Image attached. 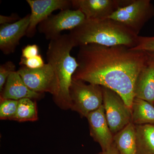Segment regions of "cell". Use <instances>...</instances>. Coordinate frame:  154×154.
<instances>
[{
  "label": "cell",
  "mask_w": 154,
  "mask_h": 154,
  "mask_svg": "<svg viewBox=\"0 0 154 154\" xmlns=\"http://www.w3.org/2000/svg\"><path fill=\"white\" fill-rule=\"evenodd\" d=\"M77 57L79 66L72 79L114 91L131 109L138 76L148 66L145 51L123 45L90 44L80 47Z\"/></svg>",
  "instance_id": "obj_1"
},
{
  "label": "cell",
  "mask_w": 154,
  "mask_h": 154,
  "mask_svg": "<svg viewBox=\"0 0 154 154\" xmlns=\"http://www.w3.org/2000/svg\"><path fill=\"white\" fill-rule=\"evenodd\" d=\"M69 35L75 47L96 44L111 47L123 45L133 48L138 42L139 35L120 22L110 18L85 19L70 31Z\"/></svg>",
  "instance_id": "obj_2"
},
{
  "label": "cell",
  "mask_w": 154,
  "mask_h": 154,
  "mask_svg": "<svg viewBox=\"0 0 154 154\" xmlns=\"http://www.w3.org/2000/svg\"><path fill=\"white\" fill-rule=\"evenodd\" d=\"M74 47L69 34H61L50 41L46 52L47 63L53 69L57 82V93L53 98L55 104L63 110L71 108L69 88L79 66L77 60L70 54Z\"/></svg>",
  "instance_id": "obj_3"
},
{
  "label": "cell",
  "mask_w": 154,
  "mask_h": 154,
  "mask_svg": "<svg viewBox=\"0 0 154 154\" xmlns=\"http://www.w3.org/2000/svg\"><path fill=\"white\" fill-rule=\"evenodd\" d=\"M71 110L82 117L99 109L103 105V94L102 86L86 84L81 80L72 79L69 88Z\"/></svg>",
  "instance_id": "obj_4"
},
{
  "label": "cell",
  "mask_w": 154,
  "mask_h": 154,
  "mask_svg": "<svg viewBox=\"0 0 154 154\" xmlns=\"http://www.w3.org/2000/svg\"><path fill=\"white\" fill-rule=\"evenodd\" d=\"M154 17V6L150 0H131L119 8L109 18L120 22L138 35L150 19Z\"/></svg>",
  "instance_id": "obj_5"
},
{
  "label": "cell",
  "mask_w": 154,
  "mask_h": 154,
  "mask_svg": "<svg viewBox=\"0 0 154 154\" xmlns=\"http://www.w3.org/2000/svg\"><path fill=\"white\" fill-rule=\"evenodd\" d=\"M102 88L106 119L114 135L131 122V110L118 94L108 88Z\"/></svg>",
  "instance_id": "obj_6"
},
{
  "label": "cell",
  "mask_w": 154,
  "mask_h": 154,
  "mask_svg": "<svg viewBox=\"0 0 154 154\" xmlns=\"http://www.w3.org/2000/svg\"><path fill=\"white\" fill-rule=\"evenodd\" d=\"M85 19V15L79 10L67 9L51 15L39 24L37 29L50 41L61 35L63 31L71 30L77 28Z\"/></svg>",
  "instance_id": "obj_7"
},
{
  "label": "cell",
  "mask_w": 154,
  "mask_h": 154,
  "mask_svg": "<svg viewBox=\"0 0 154 154\" xmlns=\"http://www.w3.org/2000/svg\"><path fill=\"white\" fill-rule=\"evenodd\" d=\"M17 72L31 91L42 94L50 93L53 97L57 94V80L50 64L45 63L42 67L36 69L21 66Z\"/></svg>",
  "instance_id": "obj_8"
},
{
  "label": "cell",
  "mask_w": 154,
  "mask_h": 154,
  "mask_svg": "<svg viewBox=\"0 0 154 154\" xmlns=\"http://www.w3.org/2000/svg\"><path fill=\"white\" fill-rule=\"evenodd\" d=\"M31 9L30 22L26 36L31 38L36 33V27L57 10L72 8V0H26Z\"/></svg>",
  "instance_id": "obj_9"
},
{
  "label": "cell",
  "mask_w": 154,
  "mask_h": 154,
  "mask_svg": "<svg viewBox=\"0 0 154 154\" xmlns=\"http://www.w3.org/2000/svg\"><path fill=\"white\" fill-rule=\"evenodd\" d=\"M131 0H72V8L79 10L86 19L100 20L109 18Z\"/></svg>",
  "instance_id": "obj_10"
},
{
  "label": "cell",
  "mask_w": 154,
  "mask_h": 154,
  "mask_svg": "<svg viewBox=\"0 0 154 154\" xmlns=\"http://www.w3.org/2000/svg\"><path fill=\"white\" fill-rule=\"evenodd\" d=\"M30 14L12 24L0 26V49L5 55L14 53L20 40L26 36L30 22Z\"/></svg>",
  "instance_id": "obj_11"
},
{
  "label": "cell",
  "mask_w": 154,
  "mask_h": 154,
  "mask_svg": "<svg viewBox=\"0 0 154 154\" xmlns=\"http://www.w3.org/2000/svg\"><path fill=\"white\" fill-rule=\"evenodd\" d=\"M86 118L89 122L91 136L100 145L102 152L106 151L113 145V135L107 123L103 105L89 113Z\"/></svg>",
  "instance_id": "obj_12"
},
{
  "label": "cell",
  "mask_w": 154,
  "mask_h": 154,
  "mask_svg": "<svg viewBox=\"0 0 154 154\" xmlns=\"http://www.w3.org/2000/svg\"><path fill=\"white\" fill-rule=\"evenodd\" d=\"M42 94L30 90L17 71L9 76L0 98L17 101L25 98L37 99L41 98Z\"/></svg>",
  "instance_id": "obj_13"
},
{
  "label": "cell",
  "mask_w": 154,
  "mask_h": 154,
  "mask_svg": "<svg viewBox=\"0 0 154 154\" xmlns=\"http://www.w3.org/2000/svg\"><path fill=\"white\" fill-rule=\"evenodd\" d=\"M135 98L154 104V67L148 66L138 76L134 88Z\"/></svg>",
  "instance_id": "obj_14"
},
{
  "label": "cell",
  "mask_w": 154,
  "mask_h": 154,
  "mask_svg": "<svg viewBox=\"0 0 154 154\" xmlns=\"http://www.w3.org/2000/svg\"><path fill=\"white\" fill-rule=\"evenodd\" d=\"M113 144L118 154H137L135 128L132 122L113 135Z\"/></svg>",
  "instance_id": "obj_15"
},
{
  "label": "cell",
  "mask_w": 154,
  "mask_h": 154,
  "mask_svg": "<svg viewBox=\"0 0 154 154\" xmlns=\"http://www.w3.org/2000/svg\"><path fill=\"white\" fill-rule=\"evenodd\" d=\"M131 122L134 125H154V106L149 102L134 98L131 108Z\"/></svg>",
  "instance_id": "obj_16"
},
{
  "label": "cell",
  "mask_w": 154,
  "mask_h": 154,
  "mask_svg": "<svg viewBox=\"0 0 154 154\" xmlns=\"http://www.w3.org/2000/svg\"><path fill=\"white\" fill-rule=\"evenodd\" d=\"M137 154H154V125H135Z\"/></svg>",
  "instance_id": "obj_17"
},
{
  "label": "cell",
  "mask_w": 154,
  "mask_h": 154,
  "mask_svg": "<svg viewBox=\"0 0 154 154\" xmlns=\"http://www.w3.org/2000/svg\"><path fill=\"white\" fill-rule=\"evenodd\" d=\"M38 119L37 106L33 99L25 98L19 100L17 113L13 120L24 122L36 121Z\"/></svg>",
  "instance_id": "obj_18"
},
{
  "label": "cell",
  "mask_w": 154,
  "mask_h": 154,
  "mask_svg": "<svg viewBox=\"0 0 154 154\" xmlns=\"http://www.w3.org/2000/svg\"><path fill=\"white\" fill-rule=\"evenodd\" d=\"M0 119L13 120L17 113L19 101L0 98Z\"/></svg>",
  "instance_id": "obj_19"
},
{
  "label": "cell",
  "mask_w": 154,
  "mask_h": 154,
  "mask_svg": "<svg viewBox=\"0 0 154 154\" xmlns=\"http://www.w3.org/2000/svg\"><path fill=\"white\" fill-rule=\"evenodd\" d=\"M16 66L14 62L8 61L0 66V92L2 93L7 80L14 72L17 71Z\"/></svg>",
  "instance_id": "obj_20"
},
{
  "label": "cell",
  "mask_w": 154,
  "mask_h": 154,
  "mask_svg": "<svg viewBox=\"0 0 154 154\" xmlns=\"http://www.w3.org/2000/svg\"><path fill=\"white\" fill-rule=\"evenodd\" d=\"M131 48L134 50L154 52V36H139L137 44Z\"/></svg>",
  "instance_id": "obj_21"
},
{
  "label": "cell",
  "mask_w": 154,
  "mask_h": 154,
  "mask_svg": "<svg viewBox=\"0 0 154 154\" xmlns=\"http://www.w3.org/2000/svg\"><path fill=\"white\" fill-rule=\"evenodd\" d=\"M45 63L42 57L40 54L34 57L28 59L21 58L19 65L31 69L39 68L43 66Z\"/></svg>",
  "instance_id": "obj_22"
},
{
  "label": "cell",
  "mask_w": 154,
  "mask_h": 154,
  "mask_svg": "<svg viewBox=\"0 0 154 154\" xmlns=\"http://www.w3.org/2000/svg\"><path fill=\"white\" fill-rule=\"evenodd\" d=\"M39 50L36 44L28 45L22 49V57L25 59L34 57L39 54Z\"/></svg>",
  "instance_id": "obj_23"
},
{
  "label": "cell",
  "mask_w": 154,
  "mask_h": 154,
  "mask_svg": "<svg viewBox=\"0 0 154 154\" xmlns=\"http://www.w3.org/2000/svg\"><path fill=\"white\" fill-rule=\"evenodd\" d=\"M21 19V17L16 13H13L8 16L0 15V24L2 25L12 24L19 21Z\"/></svg>",
  "instance_id": "obj_24"
},
{
  "label": "cell",
  "mask_w": 154,
  "mask_h": 154,
  "mask_svg": "<svg viewBox=\"0 0 154 154\" xmlns=\"http://www.w3.org/2000/svg\"><path fill=\"white\" fill-rule=\"evenodd\" d=\"M148 58V65L154 67V52H146Z\"/></svg>",
  "instance_id": "obj_25"
},
{
  "label": "cell",
  "mask_w": 154,
  "mask_h": 154,
  "mask_svg": "<svg viewBox=\"0 0 154 154\" xmlns=\"http://www.w3.org/2000/svg\"><path fill=\"white\" fill-rule=\"evenodd\" d=\"M101 154H118L115 146L113 144L112 146L105 152H102Z\"/></svg>",
  "instance_id": "obj_26"
},
{
  "label": "cell",
  "mask_w": 154,
  "mask_h": 154,
  "mask_svg": "<svg viewBox=\"0 0 154 154\" xmlns=\"http://www.w3.org/2000/svg\"><path fill=\"white\" fill-rule=\"evenodd\" d=\"M98 154H101V153H100Z\"/></svg>",
  "instance_id": "obj_27"
}]
</instances>
